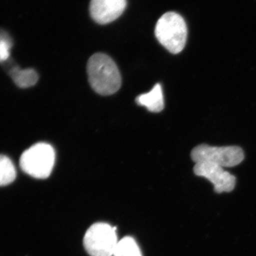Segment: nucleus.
Masks as SVG:
<instances>
[{"mask_svg":"<svg viewBox=\"0 0 256 256\" xmlns=\"http://www.w3.org/2000/svg\"><path fill=\"white\" fill-rule=\"evenodd\" d=\"M87 73L90 86L100 95H112L121 86L120 74L117 65L104 54H95L89 58Z\"/></svg>","mask_w":256,"mask_h":256,"instance_id":"f257e3e1","label":"nucleus"},{"mask_svg":"<svg viewBox=\"0 0 256 256\" xmlns=\"http://www.w3.org/2000/svg\"><path fill=\"white\" fill-rule=\"evenodd\" d=\"M158 42L173 54L182 52L188 40V26L178 13L169 12L156 22L154 30Z\"/></svg>","mask_w":256,"mask_h":256,"instance_id":"f03ea898","label":"nucleus"},{"mask_svg":"<svg viewBox=\"0 0 256 256\" xmlns=\"http://www.w3.org/2000/svg\"><path fill=\"white\" fill-rule=\"evenodd\" d=\"M55 159L53 146L47 143L38 142L24 152L20 158V168L32 178H46L53 170Z\"/></svg>","mask_w":256,"mask_h":256,"instance_id":"7ed1b4c3","label":"nucleus"},{"mask_svg":"<svg viewBox=\"0 0 256 256\" xmlns=\"http://www.w3.org/2000/svg\"><path fill=\"white\" fill-rule=\"evenodd\" d=\"M116 229L106 223L92 224L84 238L88 254L90 256H114L119 242Z\"/></svg>","mask_w":256,"mask_h":256,"instance_id":"20e7f679","label":"nucleus"},{"mask_svg":"<svg viewBox=\"0 0 256 256\" xmlns=\"http://www.w3.org/2000/svg\"><path fill=\"white\" fill-rule=\"evenodd\" d=\"M192 160L194 162H207L232 168L242 163L244 152L238 146H213L202 144L192 150Z\"/></svg>","mask_w":256,"mask_h":256,"instance_id":"39448f33","label":"nucleus"},{"mask_svg":"<svg viewBox=\"0 0 256 256\" xmlns=\"http://www.w3.org/2000/svg\"><path fill=\"white\" fill-rule=\"evenodd\" d=\"M194 173L210 180L214 186V192L220 194L230 192L235 188L236 178L224 170L220 165L207 162H198L194 166Z\"/></svg>","mask_w":256,"mask_h":256,"instance_id":"423d86ee","label":"nucleus"},{"mask_svg":"<svg viewBox=\"0 0 256 256\" xmlns=\"http://www.w3.org/2000/svg\"><path fill=\"white\" fill-rule=\"evenodd\" d=\"M127 5L126 0H92L90 14L100 24L112 22L121 16Z\"/></svg>","mask_w":256,"mask_h":256,"instance_id":"0eeeda50","label":"nucleus"},{"mask_svg":"<svg viewBox=\"0 0 256 256\" xmlns=\"http://www.w3.org/2000/svg\"><path fill=\"white\" fill-rule=\"evenodd\" d=\"M136 102L138 105L146 107L150 112H161L164 108V97L161 85L156 84L150 92L138 96L136 98Z\"/></svg>","mask_w":256,"mask_h":256,"instance_id":"6e6552de","label":"nucleus"},{"mask_svg":"<svg viewBox=\"0 0 256 256\" xmlns=\"http://www.w3.org/2000/svg\"><path fill=\"white\" fill-rule=\"evenodd\" d=\"M13 82L22 88H26L33 86L38 80V76L34 69H20L18 67H14L10 72Z\"/></svg>","mask_w":256,"mask_h":256,"instance_id":"1a4fd4ad","label":"nucleus"},{"mask_svg":"<svg viewBox=\"0 0 256 256\" xmlns=\"http://www.w3.org/2000/svg\"><path fill=\"white\" fill-rule=\"evenodd\" d=\"M16 168L8 156L0 154V186L12 183L16 178Z\"/></svg>","mask_w":256,"mask_h":256,"instance_id":"9d476101","label":"nucleus"},{"mask_svg":"<svg viewBox=\"0 0 256 256\" xmlns=\"http://www.w3.org/2000/svg\"><path fill=\"white\" fill-rule=\"evenodd\" d=\"M114 256H142L140 248L134 239L126 236L118 244Z\"/></svg>","mask_w":256,"mask_h":256,"instance_id":"9b49d317","label":"nucleus"},{"mask_svg":"<svg viewBox=\"0 0 256 256\" xmlns=\"http://www.w3.org/2000/svg\"><path fill=\"white\" fill-rule=\"evenodd\" d=\"M12 47V42L9 35L0 30V62H5L9 58Z\"/></svg>","mask_w":256,"mask_h":256,"instance_id":"f8f14e48","label":"nucleus"}]
</instances>
